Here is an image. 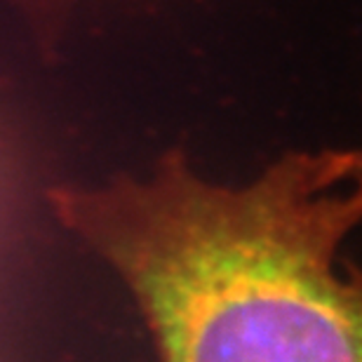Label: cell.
Segmentation results:
<instances>
[{
  "instance_id": "2",
  "label": "cell",
  "mask_w": 362,
  "mask_h": 362,
  "mask_svg": "<svg viewBox=\"0 0 362 362\" xmlns=\"http://www.w3.org/2000/svg\"><path fill=\"white\" fill-rule=\"evenodd\" d=\"M14 179H17V148L5 115L0 113V233L5 228L7 212L12 205Z\"/></svg>"
},
{
  "instance_id": "1",
  "label": "cell",
  "mask_w": 362,
  "mask_h": 362,
  "mask_svg": "<svg viewBox=\"0 0 362 362\" xmlns=\"http://www.w3.org/2000/svg\"><path fill=\"white\" fill-rule=\"evenodd\" d=\"M47 200L132 294L158 362H362V271L339 266L362 195L329 179L325 151L285 153L243 184L170 151Z\"/></svg>"
},
{
  "instance_id": "3",
  "label": "cell",
  "mask_w": 362,
  "mask_h": 362,
  "mask_svg": "<svg viewBox=\"0 0 362 362\" xmlns=\"http://www.w3.org/2000/svg\"><path fill=\"white\" fill-rule=\"evenodd\" d=\"M329 172L337 184L351 186L362 195V146L329 148Z\"/></svg>"
},
{
  "instance_id": "4",
  "label": "cell",
  "mask_w": 362,
  "mask_h": 362,
  "mask_svg": "<svg viewBox=\"0 0 362 362\" xmlns=\"http://www.w3.org/2000/svg\"><path fill=\"white\" fill-rule=\"evenodd\" d=\"M14 3H19L33 17L45 19V17H54V14H62L74 0H14Z\"/></svg>"
}]
</instances>
